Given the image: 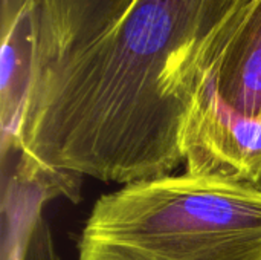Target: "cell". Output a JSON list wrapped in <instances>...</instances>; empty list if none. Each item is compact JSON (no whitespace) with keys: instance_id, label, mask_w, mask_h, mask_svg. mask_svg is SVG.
<instances>
[{"instance_id":"5","label":"cell","mask_w":261,"mask_h":260,"mask_svg":"<svg viewBox=\"0 0 261 260\" xmlns=\"http://www.w3.org/2000/svg\"><path fill=\"white\" fill-rule=\"evenodd\" d=\"M133 0H38V40L34 67L80 48L127 11Z\"/></svg>"},{"instance_id":"1","label":"cell","mask_w":261,"mask_h":260,"mask_svg":"<svg viewBox=\"0 0 261 260\" xmlns=\"http://www.w3.org/2000/svg\"><path fill=\"white\" fill-rule=\"evenodd\" d=\"M254 0H133L92 41L32 69L17 170L119 185L185 164L184 130L200 74Z\"/></svg>"},{"instance_id":"6","label":"cell","mask_w":261,"mask_h":260,"mask_svg":"<svg viewBox=\"0 0 261 260\" xmlns=\"http://www.w3.org/2000/svg\"><path fill=\"white\" fill-rule=\"evenodd\" d=\"M46 201V198H38L32 204L28 216H21L20 225L15 224L17 219L12 210L3 205V210L9 211L14 218V222L12 219L8 222L11 233L8 236L9 245L5 248L3 260H60L49 222L40 211Z\"/></svg>"},{"instance_id":"7","label":"cell","mask_w":261,"mask_h":260,"mask_svg":"<svg viewBox=\"0 0 261 260\" xmlns=\"http://www.w3.org/2000/svg\"><path fill=\"white\" fill-rule=\"evenodd\" d=\"M31 2H38V0H2L0 3V23L2 21H8L12 17H15L23 6H26Z\"/></svg>"},{"instance_id":"4","label":"cell","mask_w":261,"mask_h":260,"mask_svg":"<svg viewBox=\"0 0 261 260\" xmlns=\"http://www.w3.org/2000/svg\"><path fill=\"white\" fill-rule=\"evenodd\" d=\"M38 2H31L8 21H2L0 115L2 158L17 153L20 120L29 89L38 40Z\"/></svg>"},{"instance_id":"2","label":"cell","mask_w":261,"mask_h":260,"mask_svg":"<svg viewBox=\"0 0 261 260\" xmlns=\"http://www.w3.org/2000/svg\"><path fill=\"white\" fill-rule=\"evenodd\" d=\"M78 260H261V188L188 172L125 184L95 201Z\"/></svg>"},{"instance_id":"3","label":"cell","mask_w":261,"mask_h":260,"mask_svg":"<svg viewBox=\"0 0 261 260\" xmlns=\"http://www.w3.org/2000/svg\"><path fill=\"white\" fill-rule=\"evenodd\" d=\"M184 153L188 173L261 188V0L196 81Z\"/></svg>"}]
</instances>
